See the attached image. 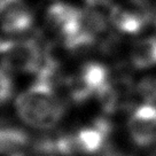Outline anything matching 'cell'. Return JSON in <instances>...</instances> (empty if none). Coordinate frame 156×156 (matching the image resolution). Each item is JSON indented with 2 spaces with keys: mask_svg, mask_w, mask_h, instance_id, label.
I'll list each match as a JSON object with an SVG mask.
<instances>
[{
  "mask_svg": "<svg viewBox=\"0 0 156 156\" xmlns=\"http://www.w3.org/2000/svg\"><path fill=\"white\" fill-rule=\"evenodd\" d=\"M32 22L34 17L24 0H0V27L5 32H24Z\"/></svg>",
  "mask_w": 156,
  "mask_h": 156,
  "instance_id": "cell-5",
  "label": "cell"
},
{
  "mask_svg": "<svg viewBox=\"0 0 156 156\" xmlns=\"http://www.w3.org/2000/svg\"><path fill=\"white\" fill-rule=\"evenodd\" d=\"M15 107L22 121L34 129L46 130L55 126L64 114L63 102L56 88L39 79L20 94Z\"/></svg>",
  "mask_w": 156,
  "mask_h": 156,
  "instance_id": "cell-1",
  "label": "cell"
},
{
  "mask_svg": "<svg viewBox=\"0 0 156 156\" xmlns=\"http://www.w3.org/2000/svg\"><path fill=\"white\" fill-rule=\"evenodd\" d=\"M77 76L93 93H97L103 85L109 82L108 69L101 63L90 62L80 68Z\"/></svg>",
  "mask_w": 156,
  "mask_h": 156,
  "instance_id": "cell-10",
  "label": "cell"
},
{
  "mask_svg": "<svg viewBox=\"0 0 156 156\" xmlns=\"http://www.w3.org/2000/svg\"><path fill=\"white\" fill-rule=\"evenodd\" d=\"M136 93L147 103L156 101V77L142 78L136 85Z\"/></svg>",
  "mask_w": 156,
  "mask_h": 156,
  "instance_id": "cell-11",
  "label": "cell"
},
{
  "mask_svg": "<svg viewBox=\"0 0 156 156\" xmlns=\"http://www.w3.org/2000/svg\"><path fill=\"white\" fill-rule=\"evenodd\" d=\"M0 156H23V154H15V153H7V151H0Z\"/></svg>",
  "mask_w": 156,
  "mask_h": 156,
  "instance_id": "cell-14",
  "label": "cell"
},
{
  "mask_svg": "<svg viewBox=\"0 0 156 156\" xmlns=\"http://www.w3.org/2000/svg\"><path fill=\"white\" fill-rule=\"evenodd\" d=\"M29 142L30 136L24 130L0 125V151L22 154Z\"/></svg>",
  "mask_w": 156,
  "mask_h": 156,
  "instance_id": "cell-7",
  "label": "cell"
},
{
  "mask_svg": "<svg viewBox=\"0 0 156 156\" xmlns=\"http://www.w3.org/2000/svg\"><path fill=\"white\" fill-rule=\"evenodd\" d=\"M14 92V84L8 70L0 68V105L6 103Z\"/></svg>",
  "mask_w": 156,
  "mask_h": 156,
  "instance_id": "cell-12",
  "label": "cell"
},
{
  "mask_svg": "<svg viewBox=\"0 0 156 156\" xmlns=\"http://www.w3.org/2000/svg\"><path fill=\"white\" fill-rule=\"evenodd\" d=\"M80 12V9L68 4H53L46 12V25L63 41L79 31Z\"/></svg>",
  "mask_w": 156,
  "mask_h": 156,
  "instance_id": "cell-3",
  "label": "cell"
},
{
  "mask_svg": "<svg viewBox=\"0 0 156 156\" xmlns=\"http://www.w3.org/2000/svg\"><path fill=\"white\" fill-rule=\"evenodd\" d=\"M0 60L8 71L38 73L45 61V54L32 39L8 40L0 41Z\"/></svg>",
  "mask_w": 156,
  "mask_h": 156,
  "instance_id": "cell-2",
  "label": "cell"
},
{
  "mask_svg": "<svg viewBox=\"0 0 156 156\" xmlns=\"http://www.w3.org/2000/svg\"><path fill=\"white\" fill-rule=\"evenodd\" d=\"M85 2L87 4L88 8H94V9L109 5V0H85Z\"/></svg>",
  "mask_w": 156,
  "mask_h": 156,
  "instance_id": "cell-13",
  "label": "cell"
},
{
  "mask_svg": "<svg viewBox=\"0 0 156 156\" xmlns=\"http://www.w3.org/2000/svg\"><path fill=\"white\" fill-rule=\"evenodd\" d=\"M109 131L110 125L105 119H98L92 126L84 127L78 131L76 134L83 154L97 153L102 147Z\"/></svg>",
  "mask_w": 156,
  "mask_h": 156,
  "instance_id": "cell-6",
  "label": "cell"
},
{
  "mask_svg": "<svg viewBox=\"0 0 156 156\" xmlns=\"http://www.w3.org/2000/svg\"><path fill=\"white\" fill-rule=\"evenodd\" d=\"M149 156H156V151H154V153H153V154H151V155H149Z\"/></svg>",
  "mask_w": 156,
  "mask_h": 156,
  "instance_id": "cell-15",
  "label": "cell"
},
{
  "mask_svg": "<svg viewBox=\"0 0 156 156\" xmlns=\"http://www.w3.org/2000/svg\"><path fill=\"white\" fill-rule=\"evenodd\" d=\"M131 61L139 69L149 68L156 64V37L139 40L131 51Z\"/></svg>",
  "mask_w": 156,
  "mask_h": 156,
  "instance_id": "cell-9",
  "label": "cell"
},
{
  "mask_svg": "<svg viewBox=\"0 0 156 156\" xmlns=\"http://www.w3.org/2000/svg\"><path fill=\"white\" fill-rule=\"evenodd\" d=\"M129 133L138 146H149L156 142V107L145 103L136 109L127 124Z\"/></svg>",
  "mask_w": 156,
  "mask_h": 156,
  "instance_id": "cell-4",
  "label": "cell"
},
{
  "mask_svg": "<svg viewBox=\"0 0 156 156\" xmlns=\"http://www.w3.org/2000/svg\"><path fill=\"white\" fill-rule=\"evenodd\" d=\"M109 20L117 29L127 34L139 32L145 23V19L140 14L122 7H112Z\"/></svg>",
  "mask_w": 156,
  "mask_h": 156,
  "instance_id": "cell-8",
  "label": "cell"
}]
</instances>
